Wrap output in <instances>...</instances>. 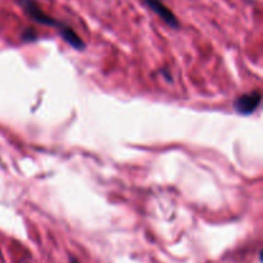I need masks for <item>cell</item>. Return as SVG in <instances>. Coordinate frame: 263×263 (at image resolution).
Here are the masks:
<instances>
[{"instance_id":"cell-1","label":"cell","mask_w":263,"mask_h":263,"mask_svg":"<svg viewBox=\"0 0 263 263\" xmlns=\"http://www.w3.org/2000/svg\"><path fill=\"white\" fill-rule=\"evenodd\" d=\"M15 2L20 4V7L25 10L26 14L31 18L32 21H35L36 23L43 26H49V27H54L57 30H61L64 27V23L59 22L58 20L53 18L51 15L46 14L43 9L37 5V3L35 0H15Z\"/></svg>"},{"instance_id":"cell-2","label":"cell","mask_w":263,"mask_h":263,"mask_svg":"<svg viewBox=\"0 0 263 263\" xmlns=\"http://www.w3.org/2000/svg\"><path fill=\"white\" fill-rule=\"evenodd\" d=\"M261 92H259V90H256V91H251L248 94L239 97L234 103V108H235L239 115L249 116L256 112L257 108L261 105Z\"/></svg>"},{"instance_id":"cell-3","label":"cell","mask_w":263,"mask_h":263,"mask_svg":"<svg viewBox=\"0 0 263 263\" xmlns=\"http://www.w3.org/2000/svg\"><path fill=\"white\" fill-rule=\"evenodd\" d=\"M144 4L149 8V9L153 10L158 17H161V20L164 23L170 26L172 28H180V22L177 20L176 15L174 14L171 9L166 7L161 0H143Z\"/></svg>"},{"instance_id":"cell-4","label":"cell","mask_w":263,"mask_h":263,"mask_svg":"<svg viewBox=\"0 0 263 263\" xmlns=\"http://www.w3.org/2000/svg\"><path fill=\"white\" fill-rule=\"evenodd\" d=\"M59 35L62 36V39H63L67 44H69V45L73 49H76V50H82V49H85V46H86L84 40H82V39L68 25H64V27L59 30Z\"/></svg>"},{"instance_id":"cell-5","label":"cell","mask_w":263,"mask_h":263,"mask_svg":"<svg viewBox=\"0 0 263 263\" xmlns=\"http://www.w3.org/2000/svg\"><path fill=\"white\" fill-rule=\"evenodd\" d=\"M22 40L23 41H35L37 40V33L33 30H26L22 33Z\"/></svg>"},{"instance_id":"cell-6","label":"cell","mask_w":263,"mask_h":263,"mask_svg":"<svg viewBox=\"0 0 263 263\" xmlns=\"http://www.w3.org/2000/svg\"><path fill=\"white\" fill-rule=\"evenodd\" d=\"M69 263H79L76 258H73V257H71V259H69Z\"/></svg>"}]
</instances>
